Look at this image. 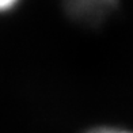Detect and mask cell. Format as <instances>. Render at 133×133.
I'll list each match as a JSON object with an SVG mask.
<instances>
[{"label": "cell", "instance_id": "obj_1", "mask_svg": "<svg viewBox=\"0 0 133 133\" xmlns=\"http://www.w3.org/2000/svg\"><path fill=\"white\" fill-rule=\"evenodd\" d=\"M86 133H133V132L126 130V129H121V128H109V126H103V128L91 129Z\"/></svg>", "mask_w": 133, "mask_h": 133}, {"label": "cell", "instance_id": "obj_2", "mask_svg": "<svg viewBox=\"0 0 133 133\" xmlns=\"http://www.w3.org/2000/svg\"><path fill=\"white\" fill-rule=\"evenodd\" d=\"M21 0H0V12H7L12 10Z\"/></svg>", "mask_w": 133, "mask_h": 133}]
</instances>
